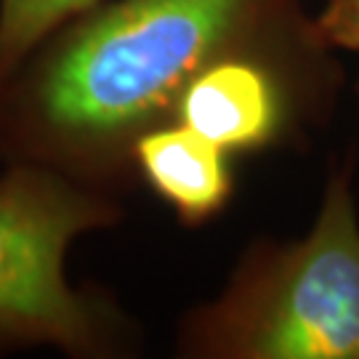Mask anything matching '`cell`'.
<instances>
[{
    "label": "cell",
    "instance_id": "obj_3",
    "mask_svg": "<svg viewBox=\"0 0 359 359\" xmlns=\"http://www.w3.org/2000/svg\"><path fill=\"white\" fill-rule=\"evenodd\" d=\"M117 218L104 189L48 165L8 163L0 176V351L53 346L115 357L130 346L126 317L67 277L77 237Z\"/></svg>",
    "mask_w": 359,
    "mask_h": 359
},
{
    "label": "cell",
    "instance_id": "obj_7",
    "mask_svg": "<svg viewBox=\"0 0 359 359\" xmlns=\"http://www.w3.org/2000/svg\"><path fill=\"white\" fill-rule=\"evenodd\" d=\"M314 29L330 46L359 51V0H330Z\"/></svg>",
    "mask_w": 359,
    "mask_h": 359
},
{
    "label": "cell",
    "instance_id": "obj_4",
    "mask_svg": "<svg viewBox=\"0 0 359 359\" xmlns=\"http://www.w3.org/2000/svg\"><path fill=\"white\" fill-rule=\"evenodd\" d=\"M283 117V90L269 69L226 53L189 83L173 120L208 136L226 152H243L271 142Z\"/></svg>",
    "mask_w": 359,
    "mask_h": 359
},
{
    "label": "cell",
    "instance_id": "obj_2",
    "mask_svg": "<svg viewBox=\"0 0 359 359\" xmlns=\"http://www.w3.org/2000/svg\"><path fill=\"white\" fill-rule=\"evenodd\" d=\"M187 354L234 359H359V224L333 179L301 243L250 266L184 325Z\"/></svg>",
    "mask_w": 359,
    "mask_h": 359
},
{
    "label": "cell",
    "instance_id": "obj_6",
    "mask_svg": "<svg viewBox=\"0 0 359 359\" xmlns=\"http://www.w3.org/2000/svg\"><path fill=\"white\" fill-rule=\"evenodd\" d=\"M99 0H0V86L75 13Z\"/></svg>",
    "mask_w": 359,
    "mask_h": 359
},
{
    "label": "cell",
    "instance_id": "obj_5",
    "mask_svg": "<svg viewBox=\"0 0 359 359\" xmlns=\"http://www.w3.org/2000/svg\"><path fill=\"white\" fill-rule=\"evenodd\" d=\"M133 165L184 224L213 218L231 194L229 152L179 120L147 130L133 147Z\"/></svg>",
    "mask_w": 359,
    "mask_h": 359
},
{
    "label": "cell",
    "instance_id": "obj_1",
    "mask_svg": "<svg viewBox=\"0 0 359 359\" xmlns=\"http://www.w3.org/2000/svg\"><path fill=\"white\" fill-rule=\"evenodd\" d=\"M264 0H99L0 86V152L96 189L136 176L133 147L256 22Z\"/></svg>",
    "mask_w": 359,
    "mask_h": 359
}]
</instances>
